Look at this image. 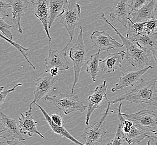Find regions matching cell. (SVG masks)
<instances>
[{
    "label": "cell",
    "instance_id": "8992f818",
    "mask_svg": "<svg viewBox=\"0 0 157 145\" xmlns=\"http://www.w3.org/2000/svg\"><path fill=\"white\" fill-rule=\"evenodd\" d=\"M108 100V107L104 113L103 117L93 125L85 128L84 133L82 138L85 141V145H95L99 144L103 141L104 137L106 134L105 129L106 121L109 114L111 101Z\"/></svg>",
    "mask_w": 157,
    "mask_h": 145
},
{
    "label": "cell",
    "instance_id": "9c48e42d",
    "mask_svg": "<svg viewBox=\"0 0 157 145\" xmlns=\"http://www.w3.org/2000/svg\"><path fill=\"white\" fill-rule=\"evenodd\" d=\"M1 131L0 137L7 140L17 139L25 141L26 139L21 135L18 122L1 112Z\"/></svg>",
    "mask_w": 157,
    "mask_h": 145
},
{
    "label": "cell",
    "instance_id": "8fae6325",
    "mask_svg": "<svg viewBox=\"0 0 157 145\" xmlns=\"http://www.w3.org/2000/svg\"><path fill=\"white\" fill-rule=\"evenodd\" d=\"M90 41L100 50L108 52L110 49L121 48L123 44L117 41L105 31L95 30L90 36Z\"/></svg>",
    "mask_w": 157,
    "mask_h": 145
},
{
    "label": "cell",
    "instance_id": "5b68a950",
    "mask_svg": "<svg viewBox=\"0 0 157 145\" xmlns=\"http://www.w3.org/2000/svg\"><path fill=\"white\" fill-rule=\"evenodd\" d=\"M142 132L151 135L157 132V112L144 109L133 114L122 113Z\"/></svg>",
    "mask_w": 157,
    "mask_h": 145
},
{
    "label": "cell",
    "instance_id": "d6986e66",
    "mask_svg": "<svg viewBox=\"0 0 157 145\" xmlns=\"http://www.w3.org/2000/svg\"><path fill=\"white\" fill-rule=\"evenodd\" d=\"M33 5L34 8V15L41 22L49 41L51 42L52 37L50 35V29L48 28L49 6L48 0H36Z\"/></svg>",
    "mask_w": 157,
    "mask_h": 145
},
{
    "label": "cell",
    "instance_id": "836d02e7",
    "mask_svg": "<svg viewBox=\"0 0 157 145\" xmlns=\"http://www.w3.org/2000/svg\"><path fill=\"white\" fill-rule=\"evenodd\" d=\"M6 143L9 145H24L23 143H22L20 142V141L17 140V139H11V140H7V141H6Z\"/></svg>",
    "mask_w": 157,
    "mask_h": 145
},
{
    "label": "cell",
    "instance_id": "1f68e13d",
    "mask_svg": "<svg viewBox=\"0 0 157 145\" xmlns=\"http://www.w3.org/2000/svg\"><path fill=\"white\" fill-rule=\"evenodd\" d=\"M52 120L55 123L58 124L59 126H63L64 121L62 116L59 113H55L51 116Z\"/></svg>",
    "mask_w": 157,
    "mask_h": 145
},
{
    "label": "cell",
    "instance_id": "4fadbf2b",
    "mask_svg": "<svg viewBox=\"0 0 157 145\" xmlns=\"http://www.w3.org/2000/svg\"><path fill=\"white\" fill-rule=\"evenodd\" d=\"M127 37L132 41L136 42L147 52L157 50V33L149 34L144 31L142 33H135L128 30Z\"/></svg>",
    "mask_w": 157,
    "mask_h": 145
},
{
    "label": "cell",
    "instance_id": "ba28073f",
    "mask_svg": "<svg viewBox=\"0 0 157 145\" xmlns=\"http://www.w3.org/2000/svg\"><path fill=\"white\" fill-rule=\"evenodd\" d=\"M71 41H69L65 47L60 50L49 49L48 55L45 61V72H49L52 68H58L62 73L69 69V62L67 59V50Z\"/></svg>",
    "mask_w": 157,
    "mask_h": 145
},
{
    "label": "cell",
    "instance_id": "8d00e7d4",
    "mask_svg": "<svg viewBox=\"0 0 157 145\" xmlns=\"http://www.w3.org/2000/svg\"><path fill=\"white\" fill-rule=\"evenodd\" d=\"M35 1H36V0H30V3H32V4L33 5V3H35Z\"/></svg>",
    "mask_w": 157,
    "mask_h": 145
},
{
    "label": "cell",
    "instance_id": "d6a6232c",
    "mask_svg": "<svg viewBox=\"0 0 157 145\" xmlns=\"http://www.w3.org/2000/svg\"><path fill=\"white\" fill-rule=\"evenodd\" d=\"M147 137L148 138V143L149 145H157V136L155 135H148Z\"/></svg>",
    "mask_w": 157,
    "mask_h": 145
},
{
    "label": "cell",
    "instance_id": "603a6c76",
    "mask_svg": "<svg viewBox=\"0 0 157 145\" xmlns=\"http://www.w3.org/2000/svg\"><path fill=\"white\" fill-rule=\"evenodd\" d=\"M101 50L99 51L97 53L93 54L91 57L88 59L87 61V68L86 72L90 75L91 79L94 82H97V76L99 73V57Z\"/></svg>",
    "mask_w": 157,
    "mask_h": 145
},
{
    "label": "cell",
    "instance_id": "7a4b0ae2",
    "mask_svg": "<svg viewBox=\"0 0 157 145\" xmlns=\"http://www.w3.org/2000/svg\"><path fill=\"white\" fill-rule=\"evenodd\" d=\"M100 18L105 21L106 24L109 25L115 31L117 34L121 37L123 45L125 46L127 50L125 57L127 61L131 65L139 68L140 69L149 66L148 56L149 55V52L142 48L136 42L132 41L128 39L127 37H125L121 35V33H119V31L106 18L104 13H102Z\"/></svg>",
    "mask_w": 157,
    "mask_h": 145
},
{
    "label": "cell",
    "instance_id": "cb8c5ba5",
    "mask_svg": "<svg viewBox=\"0 0 157 145\" xmlns=\"http://www.w3.org/2000/svg\"><path fill=\"white\" fill-rule=\"evenodd\" d=\"M147 136L148 135L147 133L142 132L134 125L130 132L125 135V139L129 145L132 143L139 144L143 139H145Z\"/></svg>",
    "mask_w": 157,
    "mask_h": 145
},
{
    "label": "cell",
    "instance_id": "4dcf8cb0",
    "mask_svg": "<svg viewBox=\"0 0 157 145\" xmlns=\"http://www.w3.org/2000/svg\"><path fill=\"white\" fill-rule=\"evenodd\" d=\"M148 1L149 0H132L130 5L132 11L140 9L148 2Z\"/></svg>",
    "mask_w": 157,
    "mask_h": 145
},
{
    "label": "cell",
    "instance_id": "ffe728a7",
    "mask_svg": "<svg viewBox=\"0 0 157 145\" xmlns=\"http://www.w3.org/2000/svg\"><path fill=\"white\" fill-rule=\"evenodd\" d=\"M10 3L12 9L13 21L17 27L18 32L22 33L23 31L21 26V18L27 12L30 2L27 0H11Z\"/></svg>",
    "mask_w": 157,
    "mask_h": 145
},
{
    "label": "cell",
    "instance_id": "7c38bea8",
    "mask_svg": "<svg viewBox=\"0 0 157 145\" xmlns=\"http://www.w3.org/2000/svg\"><path fill=\"white\" fill-rule=\"evenodd\" d=\"M154 68L155 67L149 65L137 71L123 72L119 78V81L116 84L115 87L112 88V92H117L128 87H135L140 80V78L148 70Z\"/></svg>",
    "mask_w": 157,
    "mask_h": 145
},
{
    "label": "cell",
    "instance_id": "74e56055",
    "mask_svg": "<svg viewBox=\"0 0 157 145\" xmlns=\"http://www.w3.org/2000/svg\"><path fill=\"white\" fill-rule=\"evenodd\" d=\"M154 135H157V132L156 133H154Z\"/></svg>",
    "mask_w": 157,
    "mask_h": 145
},
{
    "label": "cell",
    "instance_id": "ac0fdd59",
    "mask_svg": "<svg viewBox=\"0 0 157 145\" xmlns=\"http://www.w3.org/2000/svg\"><path fill=\"white\" fill-rule=\"evenodd\" d=\"M125 54L126 52L124 51L109 54L105 59H100V67L107 74L114 72L116 70L122 67Z\"/></svg>",
    "mask_w": 157,
    "mask_h": 145
},
{
    "label": "cell",
    "instance_id": "f1b7e54d",
    "mask_svg": "<svg viewBox=\"0 0 157 145\" xmlns=\"http://www.w3.org/2000/svg\"><path fill=\"white\" fill-rule=\"evenodd\" d=\"M21 85H22V84L21 83H18L13 87V88L10 89H7V90H3L4 87L3 86H2L0 88V106H2L3 102L5 101L6 97L10 93L15 91L16 88Z\"/></svg>",
    "mask_w": 157,
    "mask_h": 145
},
{
    "label": "cell",
    "instance_id": "3957f363",
    "mask_svg": "<svg viewBox=\"0 0 157 145\" xmlns=\"http://www.w3.org/2000/svg\"><path fill=\"white\" fill-rule=\"evenodd\" d=\"M45 100L54 105L60 111L68 115L76 112H82L88 108V106L84 104L80 99L78 95L60 93L59 95L49 96L46 95Z\"/></svg>",
    "mask_w": 157,
    "mask_h": 145
},
{
    "label": "cell",
    "instance_id": "52a82bcc",
    "mask_svg": "<svg viewBox=\"0 0 157 145\" xmlns=\"http://www.w3.org/2000/svg\"><path fill=\"white\" fill-rule=\"evenodd\" d=\"M81 14V6L76 0H70L69 5L61 15L60 22L66 28L70 37V41H73L75 29L77 26Z\"/></svg>",
    "mask_w": 157,
    "mask_h": 145
},
{
    "label": "cell",
    "instance_id": "d4e9b609",
    "mask_svg": "<svg viewBox=\"0 0 157 145\" xmlns=\"http://www.w3.org/2000/svg\"><path fill=\"white\" fill-rule=\"evenodd\" d=\"M0 36L1 37V38H2L3 39L7 41V42H9L11 45H12L14 47H15L17 49L18 51L20 52L21 54H22V55L24 57L25 59H26V60L27 61V62H28V63L29 64V65H30L31 68H33V70H36V67H35L33 65V64L31 63L30 61H29V58L27 57L26 55L25 54V52L29 51V49L25 48L24 47L20 45L19 44H18L17 42L13 41V40L10 39L9 38L6 37V36H3L2 34H1Z\"/></svg>",
    "mask_w": 157,
    "mask_h": 145
},
{
    "label": "cell",
    "instance_id": "e0dca14e",
    "mask_svg": "<svg viewBox=\"0 0 157 145\" xmlns=\"http://www.w3.org/2000/svg\"><path fill=\"white\" fill-rule=\"evenodd\" d=\"M157 8V0H149L140 9L131 12L130 18L134 22H144L154 18Z\"/></svg>",
    "mask_w": 157,
    "mask_h": 145
},
{
    "label": "cell",
    "instance_id": "6da1fadb",
    "mask_svg": "<svg viewBox=\"0 0 157 145\" xmlns=\"http://www.w3.org/2000/svg\"><path fill=\"white\" fill-rule=\"evenodd\" d=\"M128 101L132 103H145L157 107V79L145 81L141 78L132 91L111 101L112 104Z\"/></svg>",
    "mask_w": 157,
    "mask_h": 145
},
{
    "label": "cell",
    "instance_id": "30bf717a",
    "mask_svg": "<svg viewBox=\"0 0 157 145\" xmlns=\"http://www.w3.org/2000/svg\"><path fill=\"white\" fill-rule=\"evenodd\" d=\"M108 84L106 80L100 84L94 90V93L88 98V105L87 112L86 115V124H89L90 118L93 112L99 108L105 100H108L106 92Z\"/></svg>",
    "mask_w": 157,
    "mask_h": 145
},
{
    "label": "cell",
    "instance_id": "d590c367",
    "mask_svg": "<svg viewBox=\"0 0 157 145\" xmlns=\"http://www.w3.org/2000/svg\"><path fill=\"white\" fill-rule=\"evenodd\" d=\"M151 52H152L154 60H155V63L157 64V50H154L151 51Z\"/></svg>",
    "mask_w": 157,
    "mask_h": 145
},
{
    "label": "cell",
    "instance_id": "5bb4252c",
    "mask_svg": "<svg viewBox=\"0 0 157 145\" xmlns=\"http://www.w3.org/2000/svg\"><path fill=\"white\" fill-rule=\"evenodd\" d=\"M132 8L128 0H115L114 5L110 9V19L112 21L117 20L127 28Z\"/></svg>",
    "mask_w": 157,
    "mask_h": 145
},
{
    "label": "cell",
    "instance_id": "4316f807",
    "mask_svg": "<svg viewBox=\"0 0 157 145\" xmlns=\"http://www.w3.org/2000/svg\"><path fill=\"white\" fill-rule=\"evenodd\" d=\"M4 19V18H0V30L6 37L12 40L13 36L11 31V29H12V26L11 25L7 24Z\"/></svg>",
    "mask_w": 157,
    "mask_h": 145
},
{
    "label": "cell",
    "instance_id": "484cf974",
    "mask_svg": "<svg viewBox=\"0 0 157 145\" xmlns=\"http://www.w3.org/2000/svg\"><path fill=\"white\" fill-rule=\"evenodd\" d=\"M125 141L124 133L122 131L121 123L118 126V129L116 132L115 137L113 139L112 142L108 143L109 145H123Z\"/></svg>",
    "mask_w": 157,
    "mask_h": 145
},
{
    "label": "cell",
    "instance_id": "f546056e",
    "mask_svg": "<svg viewBox=\"0 0 157 145\" xmlns=\"http://www.w3.org/2000/svg\"><path fill=\"white\" fill-rule=\"evenodd\" d=\"M11 8L10 3L6 2V0H0V16L1 18H8L9 17V14L7 9Z\"/></svg>",
    "mask_w": 157,
    "mask_h": 145
},
{
    "label": "cell",
    "instance_id": "9a60e30c",
    "mask_svg": "<svg viewBox=\"0 0 157 145\" xmlns=\"http://www.w3.org/2000/svg\"><path fill=\"white\" fill-rule=\"evenodd\" d=\"M57 82V79L54 76L49 74L44 77L39 78L36 80V90L34 91V98L30 106L37 103L42 97L46 96L51 90H56L55 85ZM29 106V107H30Z\"/></svg>",
    "mask_w": 157,
    "mask_h": 145
},
{
    "label": "cell",
    "instance_id": "44dd1931",
    "mask_svg": "<svg viewBox=\"0 0 157 145\" xmlns=\"http://www.w3.org/2000/svg\"><path fill=\"white\" fill-rule=\"evenodd\" d=\"M36 106H37L41 110V111L42 112L43 115L44 116L45 118L46 121H47V122L48 123L49 126H50V128H52V131L54 132L59 135V136L61 137H65L67 139H69L70 141H71L72 142L75 143L76 145H84V144L82 143V142H79L78 140L75 139L70 133L67 131L65 127L63 126H59L58 124L55 123L52 120L51 117L48 115V113L46 112L45 110L42 108L41 106H40L39 104H38L37 103H35Z\"/></svg>",
    "mask_w": 157,
    "mask_h": 145
},
{
    "label": "cell",
    "instance_id": "277c9868",
    "mask_svg": "<svg viewBox=\"0 0 157 145\" xmlns=\"http://www.w3.org/2000/svg\"><path fill=\"white\" fill-rule=\"evenodd\" d=\"M70 59L73 61L74 80L73 83L71 94H74L76 84L78 82L79 76L82 67L87 64L86 53L83 38V27L80 26V33L78 36L77 41L75 45L70 49Z\"/></svg>",
    "mask_w": 157,
    "mask_h": 145
},
{
    "label": "cell",
    "instance_id": "83f0119b",
    "mask_svg": "<svg viewBox=\"0 0 157 145\" xmlns=\"http://www.w3.org/2000/svg\"><path fill=\"white\" fill-rule=\"evenodd\" d=\"M144 31L149 34L157 33V19L154 18L145 22Z\"/></svg>",
    "mask_w": 157,
    "mask_h": 145
},
{
    "label": "cell",
    "instance_id": "7402d4cb",
    "mask_svg": "<svg viewBox=\"0 0 157 145\" xmlns=\"http://www.w3.org/2000/svg\"><path fill=\"white\" fill-rule=\"evenodd\" d=\"M68 0H48L49 6L48 28L51 29L56 18L60 17L65 10Z\"/></svg>",
    "mask_w": 157,
    "mask_h": 145
},
{
    "label": "cell",
    "instance_id": "e575fe53",
    "mask_svg": "<svg viewBox=\"0 0 157 145\" xmlns=\"http://www.w3.org/2000/svg\"><path fill=\"white\" fill-rule=\"evenodd\" d=\"M59 72H60V71L59 70L58 68H52L49 70L50 74H51L52 76H57Z\"/></svg>",
    "mask_w": 157,
    "mask_h": 145
},
{
    "label": "cell",
    "instance_id": "2e32d148",
    "mask_svg": "<svg viewBox=\"0 0 157 145\" xmlns=\"http://www.w3.org/2000/svg\"><path fill=\"white\" fill-rule=\"evenodd\" d=\"M32 106H30L28 111L21 113V117H19L18 126L21 133L28 135L30 137L33 136V134H37L42 139L45 136L40 133L37 129V122L35 121L32 113Z\"/></svg>",
    "mask_w": 157,
    "mask_h": 145
}]
</instances>
